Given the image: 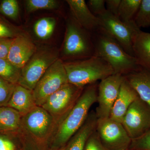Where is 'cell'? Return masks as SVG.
<instances>
[{
	"label": "cell",
	"instance_id": "cell-1",
	"mask_svg": "<svg viewBox=\"0 0 150 150\" xmlns=\"http://www.w3.org/2000/svg\"><path fill=\"white\" fill-rule=\"evenodd\" d=\"M91 34L94 46V56L108 63L114 74L124 76L142 69L135 57L126 52L102 28Z\"/></svg>",
	"mask_w": 150,
	"mask_h": 150
},
{
	"label": "cell",
	"instance_id": "cell-2",
	"mask_svg": "<svg viewBox=\"0 0 150 150\" xmlns=\"http://www.w3.org/2000/svg\"><path fill=\"white\" fill-rule=\"evenodd\" d=\"M98 90L97 83L89 85L83 90L72 109L57 126L54 135L55 145L67 144L83 125L92 105L97 101Z\"/></svg>",
	"mask_w": 150,
	"mask_h": 150
},
{
	"label": "cell",
	"instance_id": "cell-3",
	"mask_svg": "<svg viewBox=\"0 0 150 150\" xmlns=\"http://www.w3.org/2000/svg\"><path fill=\"white\" fill-rule=\"evenodd\" d=\"M64 66L69 83L83 88L114 74L108 63L95 56L83 60L64 62Z\"/></svg>",
	"mask_w": 150,
	"mask_h": 150
},
{
	"label": "cell",
	"instance_id": "cell-4",
	"mask_svg": "<svg viewBox=\"0 0 150 150\" xmlns=\"http://www.w3.org/2000/svg\"><path fill=\"white\" fill-rule=\"evenodd\" d=\"M62 54L65 59L71 60V62L94 56L91 33L80 26L72 16L66 24Z\"/></svg>",
	"mask_w": 150,
	"mask_h": 150
},
{
	"label": "cell",
	"instance_id": "cell-5",
	"mask_svg": "<svg viewBox=\"0 0 150 150\" xmlns=\"http://www.w3.org/2000/svg\"><path fill=\"white\" fill-rule=\"evenodd\" d=\"M58 49L43 46L35 53L21 69L18 84L33 91L37 83L51 65L59 58Z\"/></svg>",
	"mask_w": 150,
	"mask_h": 150
},
{
	"label": "cell",
	"instance_id": "cell-6",
	"mask_svg": "<svg viewBox=\"0 0 150 150\" xmlns=\"http://www.w3.org/2000/svg\"><path fill=\"white\" fill-rule=\"evenodd\" d=\"M83 90V88L66 84L48 97L41 107L51 114L58 126L72 109Z\"/></svg>",
	"mask_w": 150,
	"mask_h": 150
},
{
	"label": "cell",
	"instance_id": "cell-7",
	"mask_svg": "<svg viewBox=\"0 0 150 150\" xmlns=\"http://www.w3.org/2000/svg\"><path fill=\"white\" fill-rule=\"evenodd\" d=\"M68 83L64 62L59 59L44 73L32 91L36 105L41 106L48 97Z\"/></svg>",
	"mask_w": 150,
	"mask_h": 150
},
{
	"label": "cell",
	"instance_id": "cell-8",
	"mask_svg": "<svg viewBox=\"0 0 150 150\" xmlns=\"http://www.w3.org/2000/svg\"><path fill=\"white\" fill-rule=\"evenodd\" d=\"M101 28L111 36L129 55L134 56L133 42L134 35L140 29L135 23L126 24L118 17L108 12L100 15Z\"/></svg>",
	"mask_w": 150,
	"mask_h": 150
},
{
	"label": "cell",
	"instance_id": "cell-9",
	"mask_svg": "<svg viewBox=\"0 0 150 150\" xmlns=\"http://www.w3.org/2000/svg\"><path fill=\"white\" fill-rule=\"evenodd\" d=\"M96 131L106 150L129 149L132 139L122 123L110 118H98Z\"/></svg>",
	"mask_w": 150,
	"mask_h": 150
},
{
	"label": "cell",
	"instance_id": "cell-10",
	"mask_svg": "<svg viewBox=\"0 0 150 150\" xmlns=\"http://www.w3.org/2000/svg\"><path fill=\"white\" fill-rule=\"evenodd\" d=\"M122 124L131 139L150 130V106L138 97L129 107Z\"/></svg>",
	"mask_w": 150,
	"mask_h": 150
},
{
	"label": "cell",
	"instance_id": "cell-11",
	"mask_svg": "<svg viewBox=\"0 0 150 150\" xmlns=\"http://www.w3.org/2000/svg\"><path fill=\"white\" fill-rule=\"evenodd\" d=\"M124 79L123 75L113 74L100 81L98 85L96 114L97 118H108L114 103L118 96L121 84Z\"/></svg>",
	"mask_w": 150,
	"mask_h": 150
},
{
	"label": "cell",
	"instance_id": "cell-12",
	"mask_svg": "<svg viewBox=\"0 0 150 150\" xmlns=\"http://www.w3.org/2000/svg\"><path fill=\"white\" fill-rule=\"evenodd\" d=\"M22 117V124L32 137L38 139L50 137L57 123L51 114L41 106H36Z\"/></svg>",
	"mask_w": 150,
	"mask_h": 150
},
{
	"label": "cell",
	"instance_id": "cell-13",
	"mask_svg": "<svg viewBox=\"0 0 150 150\" xmlns=\"http://www.w3.org/2000/svg\"><path fill=\"white\" fill-rule=\"evenodd\" d=\"M36 50L32 40L21 33L13 39L6 59L14 66L22 69Z\"/></svg>",
	"mask_w": 150,
	"mask_h": 150
},
{
	"label": "cell",
	"instance_id": "cell-14",
	"mask_svg": "<svg viewBox=\"0 0 150 150\" xmlns=\"http://www.w3.org/2000/svg\"><path fill=\"white\" fill-rule=\"evenodd\" d=\"M71 16L82 27L93 33L101 27L100 21L89 9L84 0L66 1Z\"/></svg>",
	"mask_w": 150,
	"mask_h": 150
},
{
	"label": "cell",
	"instance_id": "cell-15",
	"mask_svg": "<svg viewBox=\"0 0 150 150\" xmlns=\"http://www.w3.org/2000/svg\"><path fill=\"white\" fill-rule=\"evenodd\" d=\"M139 97L137 92L124 78L109 118L122 123L123 117L130 105Z\"/></svg>",
	"mask_w": 150,
	"mask_h": 150
},
{
	"label": "cell",
	"instance_id": "cell-16",
	"mask_svg": "<svg viewBox=\"0 0 150 150\" xmlns=\"http://www.w3.org/2000/svg\"><path fill=\"white\" fill-rule=\"evenodd\" d=\"M17 110L24 116L36 106L32 91L17 84L6 106Z\"/></svg>",
	"mask_w": 150,
	"mask_h": 150
},
{
	"label": "cell",
	"instance_id": "cell-17",
	"mask_svg": "<svg viewBox=\"0 0 150 150\" xmlns=\"http://www.w3.org/2000/svg\"><path fill=\"white\" fill-rule=\"evenodd\" d=\"M133 51L138 64L150 71V33L140 29L136 33L133 39Z\"/></svg>",
	"mask_w": 150,
	"mask_h": 150
},
{
	"label": "cell",
	"instance_id": "cell-18",
	"mask_svg": "<svg viewBox=\"0 0 150 150\" xmlns=\"http://www.w3.org/2000/svg\"><path fill=\"white\" fill-rule=\"evenodd\" d=\"M139 97L150 106V71L142 69L124 75Z\"/></svg>",
	"mask_w": 150,
	"mask_h": 150
},
{
	"label": "cell",
	"instance_id": "cell-19",
	"mask_svg": "<svg viewBox=\"0 0 150 150\" xmlns=\"http://www.w3.org/2000/svg\"><path fill=\"white\" fill-rule=\"evenodd\" d=\"M98 118L95 112L89 114L83 125L69 141L67 150H83L86 142L96 129Z\"/></svg>",
	"mask_w": 150,
	"mask_h": 150
},
{
	"label": "cell",
	"instance_id": "cell-20",
	"mask_svg": "<svg viewBox=\"0 0 150 150\" xmlns=\"http://www.w3.org/2000/svg\"><path fill=\"white\" fill-rule=\"evenodd\" d=\"M22 116L17 110L8 106L0 107V132H13L22 125Z\"/></svg>",
	"mask_w": 150,
	"mask_h": 150
},
{
	"label": "cell",
	"instance_id": "cell-21",
	"mask_svg": "<svg viewBox=\"0 0 150 150\" xmlns=\"http://www.w3.org/2000/svg\"><path fill=\"white\" fill-rule=\"evenodd\" d=\"M142 0H121L118 17L126 24L134 23V19L139 8Z\"/></svg>",
	"mask_w": 150,
	"mask_h": 150
},
{
	"label": "cell",
	"instance_id": "cell-22",
	"mask_svg": "<svg viewBox=\"0 0 150 150\" xmlns=\"http://www.w3.org/2000/svg\"><path fill=\"white\" fill-rule=\"evenodd\" d=\"M56 24V19L44 17L39 19L34 24L33 30L35 35L42 40H47L54 33Z\"/></svg>",
	"mask_w": 150,
	"mask_h": 150
},
{
	"label": "cell",
	"instance_id": "cell-23",
	"mask_svg": "<svg viewBox=\"0 0 150 150\" xmlns=\"http://www.w3.org/2000/svg\"><path fill=\"white\" fill-rule=\"evenodd\" d=\"M21 70L6 59H0V77L3 79L17 84L20 78Z\"/></svg>",
	"mask_w": 150,
	"mask_h": 150
},
{
	"label": "cell",
	"instance_id": "cell-24",
	"mask_svg": "<svg viewBox=\"0 0 150 150\" xmlns=\"http://www.w3.org/2000/svg\"><path fill=\"white\" fill-rule=\"evenodd\" d=\"M134 21L139 28L150 27V0H142Z\"/></svg>",
	"mask_w": 150,
	"mask_h": 150
},
{
	"label": "cell",
	"instance_id": "cell-25",
	"mask_svg": "<svg viewBox=\"0 0 150 150\" xmlns=\"http://www.w3.org/2000/svg\"><path fill=\"white\" fill-rule=\"evenodd\" d=\"M25 6L26 11L31 13L40 10L56 9L59 7V2L56 0H27Z\"/></svg>",
	"mask_w": 150,
	"mask_h": 150
},
{
	"label": "cell",
	"instance_id": "cell-26",
	"mask_svg": "<svg viewBox=\"0 0 150 150\" xmlns=\"http://www.w3.org/2000/svg\"><path fill=\"white\" fill-rule=\"evenodd\" d=\"M0 13L16 21L18 19L19 9L16 0H3L0 4Z\"/></svg>",
	"mask_w": 150,
	"mask_h": 150
},
{
	"label": "cell",
	"instance_id": "cell-27",
	"mask_svg": "<svg viewBox=\"0 0 150 150\" xmlns=\"http://www.w3.org/2000/svg\"><path fill=\"white\" fill-rule=\"evenodd\" d=\"M16 84L11 83L0 77V107L8 103Z\"/></svg>",
	"mask_w": 150,
	"mask_h": 150
},
{
	"label": "cell",
	"instance_id": "cell-28",
	"mask_svg": "<svg viewBox=\"0 0 150 150\" xmlns=\"http://www.w3.org/2000/svg\"><path fill=\"white\" fill-rule=\"evenodd\" d=\"M20 34L18 29L0 16V38H13Z\"/></svg>",
	"mask_w": 150,
	"mask_h": 150
},
{
	"label": "cell",
	"instance_id": "cell-29",
	"mask_svg": "<svg viewBox=\"0 0 150 150\" xmlns=\"http://www.w3.org/2000/svg\"><path fill=\"white\" fill-rule=\"evenodd\" d=\"M129 149L150 150V130L139 138L131 140Z\"/></svg>",
	"mask_w": 150,
	"mask_h": 150
},
{
	"label": "cell",
	"instance_id": "cell-30",
	"mask_svg": "<svg viewBox=\"0 0 150 150\" xmlns=\"http://www.w3.org/2000/svg\"><path fill=\"white\" fill-rule=\"evenodd\" d=\"M83 150H107L100 139L96 129L88 137Z\"/></svg>",
	"mask_w": 150,
	"mask_h": 150
},
{
	"label": "cell",
	"instance_id": "cell-31",
	"mask_svg": "<svg viewBox=\"0 0 150 150\" xmlns=\"http://www.w3.org/2000/svg\"><path fill=\"white\" fill-rule=\"evenodd\" d=\"M87 6L91 11L97 17L106 11L105 0H89Z\"/></svg>",
	"mask_w": 150,
	"mask_h": 150
},
{
	"label": "cell",
	"instance_id": "cell-32",
	"mask_svg": "<svg viewBox=\"0 0 150 150\" xmlns=\"http://www.w3.org/2000/svg\"><path fill=\"white\" fill-rule=\"evenodd\" d=\"M13 39L0 38V59H6Z\"/></svg>",
	"mask_w": 150,
	"mask_h": 150
},
{
	"label": "cell",
	"instance_id": "cell-33",
	"mask_svg": "<svg viewBox=\"0 0 150 150\" xmlns=\"http://www.w3.org/2000/svg\"><path fill=\"white\" fill-rule=\"evenodd\" d=\"M121 1V0H106L105 3L106 10L111 14L118 17Z\"/></svg>",
	"mask_w": 150,
	"mask_h": 150
},
{
	"label": "cell",
	"instance_id": "cell-34",
	"mask_svg": "<svg viewBox=\"0 0 150 150\" xmlns=\"http://www.w3.org/2000/svg\"><path fill=\"white\" fill-rule=\"evenodd\" d=\"M13 142L4 136L0 135V150H15Z\"/></svg>",
	"mask_w": 150,
	"mask_h": 150
},
{
	"label": "cell",
	"instance_id": "cell-35",
	"mask_svg": "<svg viewBox=\"0 0 150 150\" xmlns=\"http://www.w3.org/2000/svg\"><path fill=\"white\" fill-rule=\"evenodd\" d=\"M59 150H67V147H66L63 148V149H61Z\"/></svg>",
	"mask_w": 150,
	"mask_h": 150
},
{
	"label": "cell",
	"instance_id": "cell-36",
	"mask_svg": "<svg viewBox=\"0 0 150 150\" xmlns=\"http://www.w3.org/2000/svg\"><path fill=\"white\" fill-rule=\"evenodd\" d=\"M126 150H132L129 149H128Z\"/></svg>",
	"mask_w": 150,
	"mask_h": 150
}]
</instances>
